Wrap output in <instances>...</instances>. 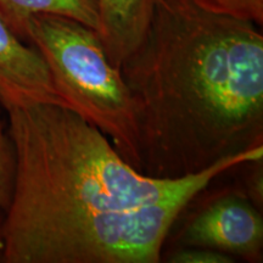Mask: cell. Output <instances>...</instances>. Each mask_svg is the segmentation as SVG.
Wrapping results in <instances>:
<instances>
[{"label": "cell", "mask_w": 263, "mask_h": 263, "mask_svg": "<svg viewBox=\"0 0 263 263\" xmlns=\"http://www.w3.org/2000/svg\"><path fill=\"white\" fill-rule=\"evenodd\" d=\"M179 241L258 261L263 250L262 211L244 193H226L195 215Z\"/></svg>", "instance_id": "5b68a950"}, {"label": "cell", "mask_w": 263, "mask_h": 263, "mask_svg": "<svg viewBox=\"0 0 263 263\" xmlns=\"http://www.w3.org/2000/svg\"><path fill=\"white\" fill-rule=\"evenodd\" d=\"M6 112L16 174L3 250L66 218L161 201L192 178L159 179L140 173L103 132L67 107L33 105Z\"/></svg>", "instance_id": "7a4b0ae2"}, {"label": "cell", "mask_w": 263, "mask_h": 263, "mask_svg": "<svg viewBox=\"0 0 263 263\" xmlns=\"http://www.w3.org/2000/svg\"><path fill=\"white\" fill-rule=\"evenodd\" d=\"M263 160V144L192 176L161 201L136 209L71 217L3 250V263H157L171 228L186 206L223 173Z\"/></svg>", "instance_id": "3957f363"}, {"label": "cell", "mask_w": 263, "mask_h": 263, "mask_svg": "<svg viewBox=\"0 0 263 263\" xmlns=\"http://www.w3.org/2000/svg\"><path fill=\"white\" fill-rule=\"evenodd\" d=\"M2 110L3 106L0 104V207L6 212L14 193L16 153Z\"/></svg>", "instance_id": "9c48e42d"}, {"label": "cell", "mask_w": 263, "mask_h": 263, "mask_svg": "<svg viewBox=\"0 0 263 263\" xmlns=\"http://www.w3.org/2000/svg\"><path fill=\"white\" fill-rule=\"evenodd\" d=\"M0 104L6 111L33 105H59L47 64L37 49L22 42L0 17Z\"/></svg>", "instance_id": "8992f818"}, {"label": "cell", "mask_w": 263, "mask_h": 263, "mask_svg": "<svg viewBox=\"0 0 263 263\" xmlns=\"http://www.w3.org/2000/svg\"><path fill=\"white\" fill-rule=\"evenodd\" d=\"M5 219V211L0 207V261H2L3 254V226H4Z\"/></svg>", "instance_id": "4fadbf2b"}, {"label": "cell", "mask_w": 263, "mask_h": 263, "mask_svg": "<svg viewBox=\"0 0 263 263\" xmlns=\"http://www.w3.org/2000/svg\"><path fill=\"white\" fill-rule=\"evenodd\" d=\"M27 43L47 64L66 107L103 132L122 159L140 172L133 101L98 32L64 16L34 15L28 21Z\"/></svg>", "instance_id": "277c9868"}, {"label": "cell", "mask_w": 263, "mask_h": 263, "mask_svg": "<svg viewBox=\"0 0 263 263\" xmlns=\"http://www.w3.org/2000/svg\"><path fill=\"white\" fill-rule=\"evenodd\" d=\"M262 161L257 160L249 162V167L251 170L245 179L246 193L245 195L258 210L262 211L263 205V167Z\"/></svg>", "instance_id": "7c38bea8"}, {"label": "cell", "mask_w": 263, "mask_h": 263, "mask_svg": "<svg viewBox=\"0 0 263 263\" xmlns=\"http://www.w3.org/2000/svg\"><path fill=\"white\" fill-rule=\"evenodd\" d=\"M121 73L145 176L184 178L263 144V35L252 22L160 0Z\"/></svg>", "instance_id": "6da1fadb"}, {"label": "cell", "mask_w": 263, "mask_h": 263, "mask_svg": "<svg viewBox=\"0 0 263 263\" xmlns=\"http://www.w3.org/2000/svg\"><path fill=\"white\" fill-rule=\"evenodd\" d=\"M167 262L171 263H233L234 257L216 250L202 248V246H186L173 252Z\"/></svg>", "instance_id": "8fae6325"}, {"label": "cell", "mask_w": 263, "mask_h": 263, "mask_svg": "<svg viewBox=\"0 0 263 263\" xmlns=\"http://www.w3.org/2000/svg\"><path fill=\"white\" fill-rule=\"evenodd\" d=\"M194 4L213 14L228 16L262 26L263 0H192Z\"/></svg>", "instance_id": "30bf717a"}, {"label": "cell", "mask_w": 263, "mask_h": 263, "mask_svg": "<svg viewBox=\"0 0 263 263\" xmlns=\"http://www.w3.org/2000/svg\"><path fill=\"white\" fill-rule=\"evenodd\" d=\"M34 15L64 16L98 32L99 0H0V17L22 42Z\"/></svg>", "instance_id": "ba28073f"}, {"label": "cell", "mask_w": 263, "mask_h": 263, "mask_svg": "<svg viewBox=\"0 0 263 263\" xmlns=\"http://www.w3.org/2000/svg\"><path fill=\"white\" fill-rule=\"evenodd\" d=\"M160 0H99V29L108 60L121 68L146 37Z\"/></svg>", "instance_id": "52a82bcc"}]
</instances>
